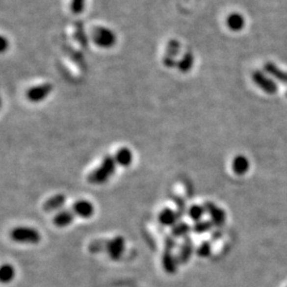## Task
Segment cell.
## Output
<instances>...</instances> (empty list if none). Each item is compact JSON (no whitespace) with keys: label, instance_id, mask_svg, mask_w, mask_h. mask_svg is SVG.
Listing matches in <instances>:
<instances>
[{"label":"cell","instance_id":"8992f818","mask_svg":"<svg viewBox=\"0 0 287 287\" xmlns=\"http://www.w3.org/2000/svg\"><path fill=\"white\" fill-rule=\"evenodd\" d=\"M53 86L49 83L31 87L27 92V98L32 102H41L47 98V96L52 92Z\"/></svg>","mask_w":287,"mask_h":287},{"label":"cell","instance_id":"5b68a950","mask_svg":"<svg viewBox=\"0 0 287 287\" xmlns=\"http://www.w3.org/2000/svg\"><path fill=\"white\" fill-rule=\"evenodd\" d=\"M252 79L254 81L255 84H258L263 91L267 94H274L278 91V85L277 83L273 80L269 79L268 77L264 74L260 72V70H257L252 74Z\"/></svg>","mask_w":287,"mask_h":287},{"label":"cell","instance_id":"4316f807","mask_svg":"<svg viewBox=\"0 0 287 287\" xmlns=\"http://www.w3.org/2000/svg\"><path fill=\"white\" fill-rule=\"evenodd\" d=\"M1 43H2L1 51H2V52H4V51L6 50V48H8V41H6V38L4 36L1 37Z\"/></svg>","mask_w":287,"mask_h":287},{"label":"cell","instance_id":"cb8c5ba5","mask_svg":"<svg viewBox=\"0 0 287 287\" xmlns=\"http://www.w3.org/2000/svg\"><path fill=\"white\" fill-rule=\"evenodd\" d=\"M212 226H213V222L200 220L198 222H195V225L193 227V231L195 233H198V234H202V233H206V232L209 231V230L212 229Z\"/></svg>","mask_w":287,"mask_h":287},{"label":"cell","instance_id":"ba28073f","mask_svg":"<svg viewBox=\"0 0 287 287\" xmlns=\"http://www.w3.org/2000/svg\"><path fill=\"white\" fill-rule=\"evenodd\" d=\"M179 51H180V44L177 41H170L167 45V49H166V53L163 59L164 65L166 67H175L178 65L175 57L179 54Z\"/></svg>","mask_w":287,"mask_h":287},{"label":"cell","instance_id":"7c38bea8","mask_svg":"<svg viewBox=\"0 0 287 287\" xmlns=\"http://www.w3.org/2000/svg\"><path fill=\"white\" fill-rule=\"evenodd\" d=\"M194 252V245H193V241L188 237L184 240V242L182 244L180 250H179L178 253V261L181 264L186 263V261L190 259L191 254Z\"/></svg>","mask_w":287,"mask_h":287},{"label":"cell","instance_id":"44dd1931","mask_svg":"<svg viewBox=\"0 0 287 287\" xmlns=\"http://www.w3.org/2000/svg\"><path fill=\"white\" fill-rule=\"evenodd\" d=\"M15 277V270L11 265L4 264L1 267V270H0V279H1L2 283H8L14 279Z\"/></svg>","mask_w":287,"mask_h":287},{"label":"cell","instance_id":"2e32d148","mask_svg":"<svg viewBox=\"0 0 287 287\" xmlns=\"http://www.w3.org/2000/svg\"><path fill=\"white\" fill-rule=\"evenodd\" d=\"M115 161H116L117 165L123 166V167H128L130 166L133 161V155L132 151L128 148H121L119 149L116 155H115Z\"/></svg>","mask_w":287,"mask_h":287},{"label":"cell","instance_id":"277c9868","mask_svg":"<svg viewBox=\"0 0 287 287\" xmlns=\"http://www.w3.org/2000/svg\"><path fill=\"white\" fill-rule=\"evenodd\" d=\"M105 251L111 260H119L125 251V238L123 236H116V237L107 240Z\"/></svg>","mask_w":287,"mask_h":287},{"label":"cell","instance_id":"ffe728a7","mask_svg":"<svg viewBox=\"0 0 287 287\" xmlns=\"http://www.w3.org/2000/svg\"><path fill=\"white\" fill-rule=\"evenodd\" d=\"M191 229L193 228H191L188 223L178 222L172 227V235L176 236V237H185V236L188 235Z\"/></svg>","mask_w":287,"mask_h":287},{"label":"cell","instance_id":"e0dca14e","mask_svg":"<svg viewBox=\"0 0 287 287\" xmlns=\"http://www.w3.org/2000/svg\"><path fill=\"white\" fill-rule=\"evenodd\" d=\"M227 25L230 30L240 31L245 26V19L238 13H233L227 18Z\"/></svg>","mask_w":287,"mask_h":287},{"label":"cell","instance_id":"3957f363","mask_svg":"<svg viewBox=\"0 0 287 287\" xmlns=\"http://www.w3.org/2000/svg\"><path fill=\"white\" fill-rule=\"evenodd\" d=\"M92 37L94 43L101 48H111L116 43V35L114 32L104 27H96L93 30Z\"/></svg>","mask_w":287,"mask_h":287},{"label":"cell","instance_id":"8fae6325","mask_svg":"<svg viewBox=\"0 0 287 287\" xmlns=\"http://www.w3.org/2000/svg\"><path fill=\"white\" fill-rule=\"evenodd\" d=\"M66 201V197L62 194H57L52 197H50L49 199L45 201L43 204V209L45 212H53V210L60 209L64 203Z\"/></svg>","mask_w":287,"mask_h":287},{"label":"cell","instance_id":"83f0119b","mask_svg":"<svg viewBox=\"0 0 287 287\" xmlns=\"http://www.w3.org/2000/svg\"><path fill=\"white\" fill-rule=\"evenodd\" d=\"M286 96H287V93H286Z\"/></svg>","mask_w":287,"mask_h":287},{"label":"cell","instance_id":"5bb4252c","mask_svg":"<svg viewBox=\"0 0 287 287\" xmlns=\"http://www.w3.org/2000/svg\"><path fill=\"white\" fill-rule=\"evenodd\" d=\"M264 68H265V72L267 74H269L271 77H273L274 79H277L278 81L284 83V84H287V73L282 69H280L276 64L272 62H267L265 64Z\"/></svg>","mask_w":287,"mask_h":287},{"label":"cell","instance_id":"7a4b0ae2","mask_svg":"<svg viewBox=\"0 0 287 287\" xmlns=\"http://www.w3.org/2000/svg\"><path fill=\"white\" fill-rule=\"evenodd\" d=\"M10 237L21 244H38L41 241V234L37 230L29 227L14 228L10 233Z\"/></svg>","mask_w":287,"mask_h":287},{"label":"cell","instance_id":"9c48e42d","mask_svg":"<svg viewBox=\"0 0 287 287\" xmlns=\"http://www.w3.org/2000/svg\"><path fill=\"white\" fill-rule=\"evenodd\" d=\"M179 218H180V215L171 209H164L158 215L159 223H162L165 227H174L176 223H178Z\"/></svg>","mask_w":287,"mask_h":287},{"label":"cell","instance_id":"6da1fadb","mask_svg":"<svg viewBox=\"0 0 287 287\" xmlns=\"http://www.w3.org/2000/svg\"><path fill=\"white\" fill-rule=\"evenodd\" d=\"M116 165L117 163L115 161L114 157L106 156L99 167L96 168L87 176V181L91 184L95 185L106 183L108 181V179L114 175L115 169H116Z\"/></svg>","mask_w":287,"mask_h":287},{"label":"cell","instance_id":"603a6c76","mask_svg":"<svg viewBox=\"0 0 287 287\" xmlns=\"http://www.w3.org/2000/svg\"><path fill=\"white\" fill-rule=\"evenodd\" d=\"M106 242L107 240H93L91 244L88 245V250L91 253H99L106 250Z\"/></svg>","mask_w":287,"mask_h":287},{"label":"cell","instance_id":"d6986e66","mask_svg":"<svg viewBox=\"0 0 287 287\" xmlns=\"http://www.w3.org/2000/svg\"><path fill=\"white\" fill-rule=\"evenodd\" d=\"M194 65V55L191 52H186L178 63V68L181 73H188Z\"/></svg>","mask_w":287,"mask_h":287},{"label":"cell","instance_id":"4fadbf2b","mask_svg":"<svg viewBox=\"0 0 287 287\" xmlns=\"http://www.w3.org/2000/svg\"><path fill=\"white\" fill-rule=\"evenodd\" d=\"M162 264H163L164 269L168 273H175L177 271L179 261H178V259L174 257L171 250L165 249V251L163 253V258H162Z\"/></svg>","mask_w":287,"mask_h":287},{"label":"cell","instance_id":"ac0fdd59","mask_svg":"<svg viewBox=\"0 0 287 287\" xmlns=\"http://www.w3.org/2000/svg\"><path fill=\"white\" fill-rule=\"evenodd\" d=\"M232 168H233V171L235 172L236 175H245L246 172L248 171L249 169V161L248 158L242 157V156H238L236 157L234 159H233V164H232Z\"/></svg>","mask_w":287,"mask_h":287},{"label":"cell","instance_id":"9a60e30c","mask_svg":"<svg viewBox=\"0 0 287 287\" xmlns=\"http://www.w3.org/2000/svg\"><path fill=\"white\" fill-rule=\"evenodd\" d=\"M207 209V212L210 215V219H212V222L216 226H221L223 225V222L226 220V214L221 209L216 208L214 204H209L208 203L207 207H204Z\"/></svg>","mask_w":287,"mask_h":287},{"label":"cell","instance_id":"30bf717a","mask_svg":"<svg viewBox=\"0 0 287 287\" xmlns=\"http://www.w3.org/2000/svg\"><path fill=\"white\" fill-rule=\"evenodd\" d=\"M75 217L76 215L73 210L63 209L53 217V223L57 228H65L74 221Z\"/></svg>","mask_w":287,"mask_h":287},{"label":"cell","instance_id":"484cf974","mask_svg":"<svg viewBox=\"0 0 287 287\" xmlns=\"http://www.w3.org/2000/svg\"><path fill=\"white\" fill-rule=\"evenodd\" d=\"M210 253V246L209 242H202V244L198 247L197 254L201 258H206Z\"/></svg>","mask_w":287,"mask_h":287},{"label":"cell","instance_id":"7402d4cb","mask_svg":"<svg viewBox=\"0 0 287 287\" xmlns=\"http://www.w3.org/2000/svg\"><path fill=\"white\" fill-rule=\"evenodd\" d=\"M206 212H207V209L204 207L193 206L188 209V216L190 217L191 220L198 222L202 219V216Z\"/></svg>","mask_w":287,"mask_h":287},{"label":"cell","instance_id":"52a82bcc","mask_svg":"<svg viewBox=\"0 0 287 287\" xmlns=\"http://www.w3.org/2000/svg\"><path fill=\"white\" fill-rule=\"evenodd\" d=\"M72 210L76 216H79L81 218H89V217L93 216L95 209L93 204L89 201L79 200L74 203Z\"/></svg>","mask_w":287,"mask_h":287},{"label":"cell","instance_id":"d4e9b609","mask_svg":"<svg viewBox=\"0 0 287 287\" xmlns=\"http://www.w3.org/2000/svg\"><path fill=\"white\" fill-rule=\"evenodd\" d=\"M84 5L85 0H72L70 8H72V11L75 14H80V13H82V11L84 10Z\"/></svg>","mask_w":287,"mask_h":287}]
</instances>
